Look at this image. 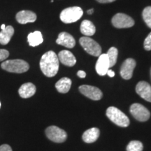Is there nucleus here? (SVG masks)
Wrapping results in <instances>:
<instances>
[{
	"label": "nucleus",
	"mask_w": 151,
	"mask_h": 151,
	"mask_svg": "<svg viewBox=\"0 0 151 151\" xmlns=\"http://www.w3.org/2000/svg\"><path fill=\"white\" fill-rule=\"evenodd\" d=\"M71 86V80L70 78L64 77L60 79L55 84L57 90L60 93H67L69 91Z\"/></svg>",
	"instance_id": "obj_20"
},
{
	"label": "nucleus",
	"mask_w": 151,
	"mask_h": 151,
	"mask_svg": "<svg viewBox=\"0 0 151 151\" xmlns=\"http://www.w3.org/2000/svg\"><path fill=\"white\" fill-rule=\"evenodd\" d=\"M16 20L20 24H27L34 22L37 20V15L31 11H20L16 16Z\"/></svg>",
	"instance_id": "obj_14"
},
{
	"label": "nucleus",
	"mask_w": 151,
	"mask_h": 151,
	"mask_svg": "<svg viewBox=\"0 0 151 151\" xmlns=\"http://www.w3.org/2000/svg\"><path fill=\"white\" fill-rule=\"evenodd\" d=\"M130 113L136 120L140 122H146L150 118V113L146 107L140 104H133L130 106Z\"/></svg>",
	"instance_id": "obj_7"
},
{
	"label": "nucleus",
	"mask_w": 151,
	"mask_h": 151,
	"mask_svg": "<svg viewBox=\"0 0 151 151\" xmlns=\"http://www.w3.org/2000/svg\"><path fill=\"white\" fill-rule=\"evenodd\" d=\"M56 43L68 48H73L76 45L74 38L72 35L67 32L60 33L56 40Z\"/></svg>",
	"instance_id": "obj_13"
},
{
	"label": "nucleus",
	"mask_w": 151,
	"mask_h": 151,
	"mask_svg": "<svg viewBox=\"0 0 151 151\" xmlns=\"http://www.w3.org/2000/svg\"><path fill=\"white\" fill-rule=\"evenodd\" d=\"M59 61L67 67H73L76 63V59L72 52L69 50H62L58 54Z\"/></svg>",
	"instance_id": "obj_15"
},
{
	"label": "nucleus",
	"mask_w": 151,
	"mask_h": 151,
	"mask_svg": "<svg viewBox=\"0 0 151 151\" xmlns=\"http://www.w3.org/2000/svg\"><path fill=\"white\" fill-rule=\"evenodd\" d=\"M9 56V52L5 49H0V62L4 61Z\"/></svg>",
	"instance_id": "obj_26"
},
{
	"label": "nucleus",
	"mask_w": 151,
	"mask_h": 151,
	"mask_svg": "<svg viewBox=\"0 0 151 151\" xmlns=\"http://www.w3.org/2000/svg\"><path fill=\"white\" fill-rule=\"evenodd\" d=\"M110 66H109L108 56L106 54H101L99 56L95 66L97 73L100 76H104L106 74Z\"/></svg>",
	"instance_id": "obj_12"
},
{
	"label": "nucleus",
	"mask_w": 151,
	"mask_h": 151,
	"mask_svg": "<svg viewBox=\"0 0 151 151\" xmlns=\"http://www.w3.org/2000/svg\"><path fill=\"white\" fill-rule=\"evenodd\" d=\"M98 2L99 3H102V4H105V3H111V2H113L116 0H97Z\"/></svg>",
	"instance_id": "obj_29"
},
{
	"label": "nucleus",
	"mask_w": 151,
	"mask_h": 151,
	"mask_svg": "<svg viewBox=\"0 0 151 151\" xmlns=\"http://www.w3.org/2000/svg\"><path fill=\"white\" fill-rule=\"evenodd\" d=\"M106 74H108V76L109 77H113L115 76V72L111 69H109L108 71H107Z\"/></svg>",
	"instance_id": "obj_30"
},
{
	"label": "nucleus",
	"mask_w": 151,
	"mask_h": 151,
	"mask_svg": "<svg viewBox=\"0 0 151 151\" xmlns=\"http://www.w3.org/2000/svg\"><path fill=\"white\" fill-rule=\"evenodd\" d=\"M83 14V11L81 7H69L62 11L60 18L64 23L69 24L76 22L82 17Z\"/></svg>",
	"instance_id": "obj_4"
},
{
	"label": "nucleus",
	"mask_w": 151,
	"mask_h": 151,
	"mask_svg": "<svg viewBox=\"0 0 151 151\" xmlns=\"http://www.w3.org/2000/svg\"><path fill=\"white\" fill-rule=\"evenodd\" d=\"M106 116L116 125L122 127H127L129 124L128 117L116 107L110 106L106 110Z\"/></svg>",
	"instance_id": "obj_3"
},
{
	"label": "nucleus",
	"mask_w": 151,
	"mask_h": 151,
	"mask_svg": "<svg viewBox=\"0 0 151 151\" xmlns=\"http://www.w3.org/2000/svg\"><path fill=\"white\" fill-rule=\"evenodd\" d=\"M14 34V29L12 26H6L4 29L0 32V44L6 45L10 42L11 37Z\"/></svg>",
	"instance_id": "obj_18"
},
{
	"label": "nucleus",
	"mask_w": 151,
	"mask_h": 151,
	"mask_svg": "<svg viewBox=\"0 0 151 151\" xmlns=\"http://www.w3.org/2000/svg\"><path fill=\"white\" fill-rule=\"evenodd\" d=\"M46 137L50 141L55 143L65 142L67 138V134L65 130L56 126H50L46 129Z\"/></svg>",
	"instance_id": "obj_6"
},
{
	"label": "nucleus",
	"mask_w": 151,
	"mask_h": 151,
	"mask_svg": "<svg viewBox=\"0 0 151 151\" xmlns=\"http://www.w3.org/2000/svg\"><path fill=\"white\" fill-rule=\"evenodd\" d=\"M36 92V86L32 83L22 84L18 90V93L22 98L27 99L32 97Z\"/></svg>",
	"instance_id": "obj_16"
},
{
	"label": "nucleus",
	"mask_w": 151,
	"mask_h": 151,
	"mask_svg": "<svg viewBox=\"0 0 151 151\" xmlns=\"http://www.w3.org/2000/svg\"><path fill=\"white\" fill-rule=\"evenodd\" d=\"M81 32L85 35V37H91L94 35L96 32L95 26L90 20H85L81 22Z\"/></svg>",
	"instance_id": "obj_19"
},
{
	"label": "nucleus",
	"mask_w": 151,
	"mask_h": 151,
	"mask_svg": "<svg viewBox=\"0 0 151 151\" xmlns=\"http://www.w3.org/2000/svg\"><path fill=\"white\" fill-rule=\"evenodd\" d=\"M100 131L98 128L93 127L86 130L83 134V140L86 143H91L96 141L99 137Z\"/></svg>",
	"instance_id": "obj_17"
},
{
	"label": "nucleus",
	"mask_w": 151,
	"mask_h": 151,
	"mask_svg": "<svg viewBox=\"0 0 151 151\" xmlns=\"http://www.w3.org/2000/svg\"><path fill=\"white\" fill-rule=\"evenodd\" d=\"M1 67L4 70L11 73H22L27 71L29 69V65L27 62L22 60H10L3 62Z\"/></svg>",
	"instance_id": "obj_2"
},
{
	"label": "nucleus",
	"mask_w": 151,
	"mask_h": 151,
	"mask_svg": "<svg viewBox=\"0 0 151 151\" xmlns=\"http://www.w3.org/2000/svg\"><path fill=\"white\" fill-rule=\"evenodd\" d=\"M143 47L146 50H151V32L148 35L143 43Z\"/></svg>",
	"instance_id": "obj_25"
},
{
	"label": "nucleus",
	"mask_w": 151,
	"mask_h": 151,
	"mask_svg": "<svg viewBox=\"0 0 151 151\" xmlns=\"http://www.w3.org/2000/svg\"><path fill=\"white\" fill-rule=\"evenodd\" d=\"M142 16L144 22L151 29V6H147L143 9Z\"/></svg>",
	"instance_id": "obj_24"
},
{
	"label": "nucleus",
	"mask_w": 151,
	"mask_h": 151,
	"mask_svg": "<svg viewBox=\"0 0 151 151\" xmlns=\"http://www.w3.org/2000/svg\"><path fill=\"white\" fill-rule=\"evenodd\" d=\"M27 41L30 46H37L43 43V36L39 31H35L29 34L27 37Z\"/></svg>",
	"instance_id": "obj_21"
},
{
	"label": "nucleus",
	"mask_w": 151,
	"mask_h": 151,
	"mask_svg": "<svg viewBox=\"0 0 151 151\" xmlns=\"http://www.w3.org/2000/svg\"><path fill=\"white\" fill-rule=\"evenodd\" d=\"M77 75H78V76L80 77V78H83L86 76V73L84 71L80 70V71H78V73H77Z\"/></svg>",
	"instance_id": "obj_28"
},
{
	"label": "nucleus",
	"mask_w": 151,
	"mask_h": 151,
	"mask_svg": "<svg viewBox=\"0 0 151 151\" xmlns=\"http://www.w3.org/2000/svg\"><path fill=\"white\" fill-rule=\"evenodd\" d=\"M143 143L139 141H132L127 146V151H142Z\"/></svg>",
	"instance_id": "obj_23"
},
{
	"label": "nucleus",
	"mask_w": 151,
	"mask_h": 151,
	"mask_svg": "<svg viewBox=\"0 0 151 151\" xmlns=\"http://www.w3.org/2000/svg\"><path fill=\"white\" fill-rule=\"evenodd\" d=\"M136 61L132 58H128L124 61L120 68V75L122 78L129 80L132 77L133 71L136 67Z\"/></svg>",
	"instance_id": "obj_10"
},
{
	"label": "nucleus",
	"mask_w": 151,
	"mask_h": 151,
	"mask_svg": "<svg viewBox=\"0 0 151 151\" xmlns=\"http://www.w3.org/2000/svg\"><path fill=\"white\" fill-rule=\"evenodd\" d=\"M81 46L88 54L92 56H99L101 53V48L98 43L88 37H83L79 39Z\"/></svg>",
	"instance_id": "obj_5"
},
{
	"label": "nucleus",
	"mask_w": 151,
	"mask_h": 151,
	"mask_svg": "<svg viewBox=\"0 0 151 151\" xmlns=\"http://www.w3.org/2000/svg\"><path fill=\"white\" fill-rule=\"evenodd\" d=\"M93 12H94V9H89V10L87 11L88 14H89V15L92 14H93Z\"/></svg>",
	"instance_id": "obj_31"
},
{
	"label": "nucleus",
	"mask_w": 151,
	"mask_h": 151,
	"mask_svg": "<svg viewBox=\"0 0 151 151\" xmlns=\"http://www.w3.org/2000/svg\"><path fill=\"white\" fill-rule=\"evenodd\" d=\"M106 55L109 58V66H110V67H112L116 65L117 59H118V49L115 48V47H111V48H109V50H108V52H107Z\"/></svg>",
	"instance_id": "obj_22"
},
{
	"label": "nucleus",
	"mask_w": 151,
	"mask_h": 151,
	"mask_svg": "<svg viewBox=\"0 0 151 151\" xmlns=\"http://www.w3.org/2000/svg\"><path fill=\"white\" fill-rule=\"evenodd\" d=\"M150 77H151V69H150Z\"/></svg>",
	"instance_id": "obj_34"
},
{
	"label": "nucleus",
	"mask_w": 151,
	"mask_h": 151,
	"mask_svg": "<svg viewBox=\"0 0 151 151\" xmlns=\"http://www.w3.org/2000/svg\"><path fill=\"white\" fill-rule=\"evenodd\" d=\"M0 109H1V102H0Z\"/></svg>",
	"instance_id": "obj_33"
},
{
	"label": "nucleus",
	"mask_w": 151,
	"mask_h": 151,
	"mask_svg": "<svg viewBox=\"0 0 151 151\" xmlns=\"http://www.w3.org/2000/svg\"><path fill=\"white\" fill-rule=\"evenodd\" d=\"M6 28V25L4 24H1V30H3V29H4Z\"/></svg>",
	"instance_id": "obj_32"
},
{
	"label": "nucleus",
	"mask_w": 151,
	"mask_h": 151,
	"mask_svg": "<svg viewBox=\"0 0 151 151\" xmlns=\"http://www.w3.org/2000/svg\"><path fill=\"white\" fill-rule=\"evenodd\" d=\"M136 92L141 98L151 102V86L146 81H140L136 86Z\"/></svg>",
	"instance_id": "obj_11"
},
{
	"label": "nucleus",
	"mask_w": 151,
	"mask_h": 151,
	"mask_svg": "<svg viewBox=\"0 0 151 151\" xmlns=\"http://www.w3.org/2000/svg\"><path fill=\"white\" fill-rule=\"evenodd\" d=\"M59 59L56 53L52 50L43 54L40 60V68L43 74L47 77H53L59 70Z\"/></svg>",
	"instance_id": "obj_1"
},
{
	"label": "nucleus",
	"mask_w": 151,
	"mask_h": 151,
	"mask_svg": "<svg viewBox=\"0 0 151 151\" xmlns=\"http://www.w3.org/2000/svg\"><path fill=\"white\" fill-rule=\"evenodd\" d=\"M79 91L86 97H88L90 99L98 101L103 97L102 92L97 87L88 86V85H83L79 87Z\"/></svg>",
	"instance_id": "obj_9"
},
{
	"label": "nucleus",
	"mask_w": 151,
	"mask_h": 151,
	"mask_svg": "<svg viewBox=\"0 0 151 151\" xmlns=\"http://www.w3.org/2000/svg\"><path fill=\"white\" fill-rule=\"evenodd\" d=\"M0 151H12V148L8 144H3L0 146Z\"/></svg>",
	"instance_id": "obj_27"
},
{
	"label": "nucleus",
	"mask_w": 151,
	"mask_h": 151,
	"mask_svg": "<svg viewBox=\"0 0 151 151\" xmlns=\"http://www.w3.org/2000/svg\"><path fill=\"white\" fill-rule=\"evenodd\" d=\"M111 22L115 27L119 28V29L129 28L134 24V20L131 17L124 14H121V13L115 15L113 17Z\"/></svg>",
	"instance_id": "obj_8"
}]
</instances>
